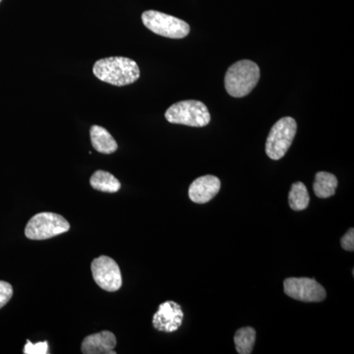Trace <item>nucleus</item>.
I'll return each mask as SVG.
<instances>
[{
    "mask_svg": "<svg viewBox=\"0 0 354 354\" xmlns=\"http://www.w3.org/2000/svg\"><path fill=\"white\" fill-rule=\"evenodd\" d=\"M165 116L169 122L174 124L187 125L191 127H204L211 121V114L206 104L194 100L172 104L165 111Z\"/></svg>",
    "mask_w": 354,
    "mask_h": 354,
    "instance_id": "nucleus-3",
    "label": "nucleus"
},
{
    "mask_svg": "<svg viewBox=\"0 0 354 354\" xmlns=\"http://www.w3.org/2000/svg\"><path fill=\"white\" fill-rule=\"evenodd\" d=\"M337 187V179L334 174L326 171H320L316 174L313 190L317 197L326 199L334 196Z\"/></svg>",
    "mask_w": 354,
    "mask_h": 354,
    "instance_id": "nucleus-13",
    "label": "nucleus"
},
{
    "mask_svg": "<svg viewBox=\"0 0 354 354\" xmlns=\"http://www.w3.org/2000/svg\"><path fill=\"white\" fill-rule=\"evenodd\" d=\"M13 288L7 281H0V309L8 304L12 298Z\"/></svg>",
    "mask_w": 354,
    "mask_h": 354,
    "instance_id": "nucleus-18",
    "label": "nucleus"
},
{
    "mask_svg": "<svg viewBox=\"0 0 354 354\" xmlns=\"http://www.w3.org/2000/svg\"><path fill=\"white\" fill-rule=\"evenodd\" d=\"M142 22L153 34L165 38L183 39L190 32V26L185 21L156 10L142 14Z\"/></svg>",
    "mask_w": 354,
    "mask_h": 354,
    "instance_id": "nucleus-6",
    "label": "nucleus"
},
{
    "mask_svg": "<svg viewBox=\"0 0 354 354\" xmlns=\"http://www.w3.org/2000/svg\"><path fill=\"white\" fill-rule=\"evenodd\" d=\"M341 245L344 250L353 252L354 250V230L351 228L344 236L342 237Z\"/></svg>",
    "mask_w": 354,
    "mask_h": 354,
    "instance_id": "nucleus-19",
    "label": "nucleus"
},
{
    "mask_svg": "<svg viewBox=\"0 0 354 354\" xmlns=\"http://www.w3.org/2000/svg\"><path fill=\"white\" fill-rule=\"evenodd\" d=\"M70 230V223L64 216L55 213L37 214L28 221L25 235L32 241H44L65 234Z\"/></svg>",
    "mask_w": 354,
    "mask_h": 354,
    "instance_id": "nucleus-4",
    "label": "nucleus"
},
{
    "mask_svg": "<svg viewBox=\"0 0 354 354\" xmlns=\"http://www.w3.org/2000/svg\"><path fill=\"white\" fill-rule=\"evenodd\" d=\"M183 318L180 305L174 301H165L158 306L153 316V326L160 332L174 333L183 325Z\"/></svg>",
    "mask_w": 354,
    "mask_h": 354,
    "instance_id": "nucleus-9",
    "label": "nucleus"
},
{
    "mask_svg": "<svg viewBox=\"0 0 354 354\" xmlns=\"http://www.w3.org/2000/svg\"><path fill=\"white\" fill-rule=\"evenodd\" d=\"M93 278L102 290L114 292L120 290L122 286V276L120 268L113 258L100 256L95 258L91 265Z\"/></svg>",
    "mask_w": 354,
    "mask_h": 354,
    "instance_id": "nucleus-7",
    "label": "nucleus"
},
{
    "mask_svg": "<svg viewBox=\"0 0 354 354\" xmlns=\"http://www.w3.org/2000/svg\"><path fill=\"white\" fill-rule=\"evenodd\" d=\"M90 184L94 189L106 193H115L120 191L121 184L116 177L108 171H97L90 179Z\"/></svg>",
    "mask_w": 354,
    "mask_h": 354,
    "instance_id": "nucleus-14",
    "label": "nucleus"
},
{
    "mask_svg": "<svg viewBox=\"0 0 354 354\" xmlns=\"http://www.w3.org/2000/svg\"><path fill=\"white\" fill-rule=\"evenodd\" d=\"M221 180L216 176L198 177L191 183L188 195L191 201L205 204L214 199L221 190Z\"/></svg>",
    "mask_w": 354,
    "mask_h": 354,
    "instance_id": "nucleus-10",
    "label": "nucleus"
},
{
    "mask_svg": "<svg viewBox=\"0 0 354 354\" xmlns=\"http://www.w3.org/2000/svg\"><path fill=\"white\" fill-rule=\"evenodd\" d=\"M93 72L102 82L118 87L135 83L140 77L138 64L130 58L122 57H106L97 60L93 67Z\"/></svg>",
    "mask_w": 354,
    "mask_h": 354,
    "instance_id": "nucleus-1",
    "label": "nucleus"
},
{
    "mask_svg": "<svg viewBox=\"0 0 354 354\" xmlns=\"http://www.w3.org/2000/svg\"><path fill=\"white\" fill-rule=\"evenodd\" d=\"M310 196L306 185L302 183H295L291 186L288 203L293 211H304L309 206Z\"/></svg>",
    "mask_w": 354,
    "mask_h": 354,
    "instance_id": "nucleus-15",
    "label": "nucleus"
},
{
    "mask_svg": "<svg viewBox=\"0 0 354 354\" xmlns=\"http://www.w3.org/2000/svg\"><path fill=\"white\" fill-rule=\"evenodd\" d=\"M0 1H1V0H0Z\"/></svg>",
    "mask_w": 354,
    "mask_h": 354,
    "instance_id": "nucleus-20",
    "label": "nucleus"
},
{
    "mask_svg": "<svg viewBox=\"0 0 354 354\" xmlns=\"http://www.w3.org/2000/svg\"><path fill=\"white\" fill-rule=\"evenodd\" d=\"M256 342V330L252 327L241 328L235 333V348L239 354L252 353Z\"/></svg>",
    "mask_w": 354,
    "mask_h": 354,
    "instance_id": "nucleus-16",
    "label": "nucleus"
},
{
    "mask_svg": "<svg viewBox=\"0 0 354 354\" xmlns=\"http://www.w3.org/2000/svg\"><path fill=\"white\" fill-rule=\"evenodd\" d=\"M116 337L109 330L88 335L84 339L81 351L84 354H115Z\"/></svg>",
    "mask_w": 354,
    "mask_h": 354,
    "instance_id": "nucleus-11",
    "label": "nucleus"
},
{
    "mask_svg": "<svg viewBox=\"0 0 354 354\" xmlns=\"http://www.w3.org/2000/svg\"><path fill=\"white\" fill-rule=\"evenodd\" d=\"M283 286L286 295L298 301L320 302L327 297L325 288L313 279L288 278Z\"/></svg>",
    "mask_w": 354,
    "mask_h": 354,
    "instance_id": "nucleus-8",
    "label": "nucleus"
},
{
    "mask_svg": "<svg viewBox=\"0 0 354 354\" xmlns=\"http://www.w3.org/2000/svg\"><path fill=\"white\" fill-rule=\"evenodd\" d=\"M90 135L92 145L97 152L109 155L118 150V143L106 128L93 125L90 129Z\"/></svg>",
    "mask_w": 354,
    "mask_h": 354,
    "instance_id": "nucleus-12",
    "label": "nucleus"
},
{
    "mask_svg": "<svg viewBox=\"0 0 354 354\" xmlns=\"http://www.w3.org/2000/svg\"><path fill=\"white\" fill-rule=\"evenodd\" d=\"M260 79V68L255 62L243 59L235 62L227 69L225 77V90L234 97L250 94Z\"/></svg>",
    "mask_w": 354,
    "mask_h": 354,
    "instance_id": "nucleus-2",
    "label": "nucleus"
},
{
    "mask_svg": "<svg viewBox=\"0 0 354 354\" xmlns=\"http://www.w3.org/2000/svg\"><path fill=\"white\" fill-rule=\"evenodd\" d=\"M25 354H46L48 353V342H39L32 344L29 339L24 348Z\"/></svg>",
    "mask_w": 354,
    "mask_h": 354,
    "instance_id": "nucleus-17",
    "label": "nucleus"
},
{
    "mask_svg": "<svg viewBox=\"0 0 354 354\" xmlns=\"http://www.w3.org/2000/svg\"><path fill=\"white\" fill-rule=\"evenodd\" d=\"M297 131V121L290 116L274 123L266 141V153L274 160L285 157Z\"/></svg>",
    "mask_w": 354,
    "mask_h": 354,
    "instance_id": "nucleus-5",
    "label": "nucleus"
}]
</instances>
